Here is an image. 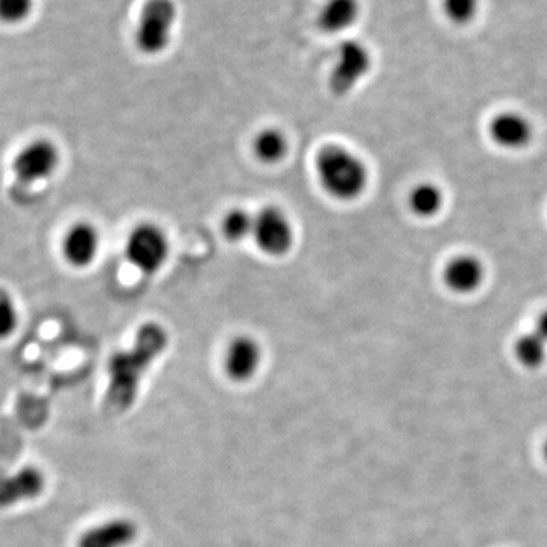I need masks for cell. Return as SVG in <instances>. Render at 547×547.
<instances>
[{
	"label": "cell",
	"instance_id": "cell-4",
	"mask_svg": "<svg viewBox=\"0 0 547 547\" xmlns=\"http://www.w3.org/2000/svg\"><path fill=\"white\" fill-rule=\"evenodd\" d=\"M169 239L154 222H142L128 234L125 256L133 268L145 276H154L169 257Z\"/></svg>",
	"mask_w": 547,
	"mask_h": 547
},
{
	"label": "cell",
	"instance_id": "cell-1",
	"mask_svg": "<svg viewBox=\"0 0 547 547\" xmlns=\"http://www.w3.org/2000/svg\"><path fill=\"white\" fill-rule=\"evenodd\" d=\"M165 327L146 323L128 350L117 351L108 361L107 406L111 412H124L133 406L140 382L163 351L168 348Z\"/></svg>",
	"mask_w": 547,
	"mask_h": 547
},
{
	"label": "cell",
	"instance_id": "cell-11",
	"mask_svg": "<svg viewBox=\"0 0 547 547\" xmlns=\"http://www.w3.org/2000/svg\"><path fill=\"white\" fill-rule=\"evenodd\" d=\"M139 534L136 523L124 517L105 520L81 534L76 547H128Z\"/></svg>",
	"mask_w": 547,
	"mask_h": 547
},
{
	"label": "cell",
	"instance_id": "cell-10",
	"mask_svg": "<svg viewBox=\"0 0 547 547\" xmlns=\"http://www.w3.org/2000/svg\"><path fill=\"white\" fill-rule=\"evenodd\" d=\"M262 364V348L251 336H236L225 351L224 368L234 382L253 379Z\"/></svg>",
	"mask_w": 547,
	"mask_h": 547
},
{
	"label": "cell",
	"instance_id": "cell-3",
	"mask_svg": "<svg viewBox=\"0 0 547 547\" xmlns=\"http://www.w3.org/2000/svg\"><path fill=\"white\" fill-rule=\"evenodd\" d=\"M178 10L174 0H146L136 29V45L142 54L159 55L171 45Z\"/></svg>",
	"mask_w": 547,
	"mask_h": 547
},
{
	"label": "cell",
	"instance_id": "cell-13",
	"mask_svg": "<svg viewBox=\"0 0 547 547\" xmlns=\"http://www.w3.org/2000/svg\"><path fill=\"white\" fill-rule=\"evenodd\" d=\"M490 134L491 139L502 148L519 149L531 140L532 127L522 114L502 113L491 121Z\"/></svg>",
	"mask_w": 547,
	"mask_h": 547
},
{
	"label": "cell",
	"instance_id": "cell-20",
	"mask_svg": "<svg viewBox=\"0 0 547 547\" xmlns=\"http://www.w3.org/2000/svg\"><path fill=\"white\" fill-rule=\"evenodd\" d=\"M19 307L7 289L0 288V341L11 338L19 327Z\"/></svg>",
	"mask_w": 547,
	"mask_h": 547
},
{
	"label": "cell",
	"instance_id": "cell-15",
	"mask_svg": "<svg viewBox=\"0 0 547 547\" xmlns=\"http://www.w3.org/2000/svg\"><path fill=\"white\" fill-rule=\"evenodd\" d=\"M288 137L277 128H265L254 137L253 151L260 162L274 165L288 154Z\"/></svg>",
	"mask_w": 547,
	"mask_h": 547
},
{
	"label": "cell",
	"instance_id": "cell-8",
	"mask_svg": "<svg viewBox=\"0 0 547 547\" xmlns=\"http://www.w3.org/2000/svg\"><path fill=\"white\" fill-rule=\"evenodd\" d=\"M48 479L42 468L25 465L10 475H0V510L37 500L46 491Z\"/></svg>",
	"mask_w": 547,
	"mask_h": 547
},
{
	"label": "cell",
	"instance_id": "cell-6",
	"mask_svg": "<svg viewBox=\"0 0 547 547\" xmlns=\"http://www.w3.org/2000/svg\"><path fill=\"white\" fill-rule=\"evenodd\" d=\"M371 66L370 49L358 40H347L339 46L338 58L330 75V90L336 96L348 95L368 75Z\"/></svg>",
	"mask_w": 547,
	"mask_h": 547
},
{
	"label": "cell",
	"instance_id": "cell-18",
	"mask_svg": "<svg viewBox=\"0 0 547 547\" xmlns=\"http://www.w3.org/2000/svg\"><path fill=\"white\" fill-rule=\"evenodd\" d=\"M253 228L254 216L244 209L230 210L222 222L225 238L231 242H241L248 236H253Z\"/></svg>",
	"mask_w": 547,
	"mask_h": 547
},
{
	"label": "cell",
	"instance_id": "cell-12",
	"mask_svg": "<svg viewBox=\"0 0 547 547\" xmlns=\"http://www.w3.org/2000/svg\"><path fill=\"white\" fill-rule=\"evenodd\" d=\"M485 269L481 260L473 256H459L444 268V283L458 294H470L484 282Z\"/></svg>",
	"mask_w": 547,
	"mask_h": 547
},
{
	"label": "cell",
	"instance_id": "cell-5",
	"mask_svg": "<svg viewBox=\"0 0 547 547\" xmlns=\"http://www.w3.org/2000/svg\"><path fill=\"white\" fill-rule=\"evenodd\" d=\"M61 152L57 143L46 137H38L26 143L14 155L13 169L16 181L22 186L31 187L54 177L60 168Z\"/></svg>",
	"mask_w": 547,
	"mask_h": 547
},
{
	"label": "cell",
	"instance_id": "cell-14",
	"mask_svg": "<svg viewBox=\"0 0 547 547\" xmlns=\"http://www.w3.org/2000/svg\"><path fill=\"white\" fill-rule=\"evenodd\" d=\"M359 16V0H327L318 16V26L327 34H339L355 26Z\"/></svg>",
	"mask_w": 547,
	"mask_h": 547
},
{
	"label": "cell",
	"instance_id": "cell-17",
	"mask_svg": "<svg viewBox=\"0 0 547 547\" xmlns=\"http://www.w3.org/2000/svg\"><path fill=\"white\" fill-rule=\"evenodd\" d=\"M547 342L537 332L526 333L516 342V356L520 364L537 368L546 359Z\"/></svg>",
	"mask_w": 547,
	"mask_h": 547
},
{
	"label": "cell",
	"instance_id": "cell-16",
	"mask_svg": "<svg viewBox=\"0 0 547 547\" xmlns=\"http://www.w3.org/2000/svg\"><path fill=\"white\" fill-rule=\"evenodd\" d=\"M443 192L440 187L431 183L418 184L409 193V207L421 218H431L437 215L443 207Z\"/></svg>",
	"mask_w": 547,
	"mask_h": 547
},
{
	"label": "cell",
	"instance_id": "cell-2",
	"mask_svg": "<svg viewBox=\"0 0 547 547\" xmlns=\"http://www.w3.org/2000/svg\"><path fill=\"white\" fill-rule=\"evenodd\" d=\"M317 174L323 189L339 201H355L368 186V168L355 152L327 145L318 152Z\"/></svg>",
	"mask_w": 547,
	"mask_h": 547
},
{
	"label": "cell",
	"instance_id": "cell-19",
	"mask_svg": "<svg viewBox=\"0 0 547 547\" xmlns=\"http://www.w3.org/2000/svg\"><path fill=\"white\" fill-rule=\"evenodd\" d=\"M441 10L449 22L468 25L478 17L481 0H441Z\"/></svg>",
	"mask_w": 547,
	"mask_h": 547
},
{
	"label": "cell",
	"instance_id": "cell-9",
	"mask_svg": "<svg viewBox=\"0 0 547 547\" xmlns=\"http://www.w3.org/2000/svg\"><path fill=\"white\" fill-rule=\"evenodd\" d=\"M61 250L64 260L72 268H87L95 262L101 250V234L92 222H75L64 234Z\"/></svg>",
	"mask_w": 547,
	"mask_h": 547
},
{
	"label": "cell",
	"instance_id": "cell-23",
	"mask_svg": "<svg viewBox=\"0 0 547 547\" xmlns=\"http://www.w3.org/2000/svg\"><path fill=\"white\" fill-rule=\"evenodd\" d=\"M544 456H546V459H547V443H546V446H544Z\"/></svg>",
	"mask_w": 547,
	"mask_h": 547
},
{
	"label": "cell",
	"instance_id": "cell-21",
	"mask_svg": "<svg viewBox=\"0 0 547 547\" xmlns=\"http://www.w3.org/2000/svg\"><path fill=\"white\" fill-rule=\"evenodd\" d=\"M34 10V0H0V22L17 25L28 19Z\"/></svg>",
	"mask_w": 547,
	"mask_h": 547
},
{
	"label": "cell",
	"instance_id": "cell-7",
	"mask_svg": "<svg viewBox=\"0 0 547 547\" xmlns=\"http://www.w3.org/2000/svg\"><path fill=\"white\" fill-rule=\"evenodd\" d=\"M253 236L257 247L272 257H282L294 247L291 219L279 207L268 206L254 216Z\"/></svg>",
	"mask_w": 547,
	"mask_h": 547
},
{
	"label": "cell",
	"instance_id": "cell-22",
	"mask_svg": "<svg viewBox=\"0 0 547 547\" xmlns=\"http://www.w3.org/2000/svg\"><path fill=\"white\" fill-rule=\"evenodd\" d=\"M535 332L547 342V310L540 315L537 321V330Z\"/></svg>",
	"mask_w": 547,
	"mask_h": 547
}]
</instances>
